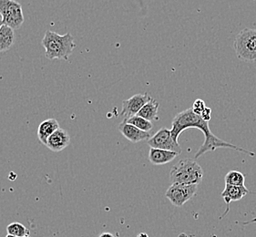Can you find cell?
<instances>
[{"mask_svg":"<svg viewBox=\"0 0 256 237\" xmlns=\"http://www.w3.org/2000/svg\"><path fill=\"white\" fill-rule=\"evenodd\" d=\"M15 42L14 30L10 26H3L0 28V52H8L10 50Z\"/></svg>","mask_w":256,"mask_h":237,"instance_id":"5bb4252c","label":"cell"},{"mask_svg":"<svg viewBox=\"0 0 256 237\" xmlns=\"http://www.w3.org/2000/svg\"><path fill=\"white\" fill-rule=\"evenodd\" d=\"M58 129H60V124L56 118H48L46 120H43L38 128V138L40 140L41 144L46 145L48 138Z\"/></svg>","mask_w":256,"mask_h":237,"instance_id":"7c38bea8","label":"cell"},{"mask_svg":"<svg viewBox=\"0 0 256 237\" xmlns=\"http://www.w3.org/2000/svg\"><path fill=\"white\" fill-rule=\"evenodd\" d=\"M136 237H148V236L146 232H140V234H138V236Z\"/></svg>","mask_w":256,"mask_h":237,"instance_id":"7402d4cb","label":"cell"},{"mask_svg":"<svg viewBox=\"0 0 256 237\" xmlns=\"http://www.w3.org/2000/svg\"><path fill=\"white\" fill-rule=\"evenodd\" d=\"M123 122L134 125L135 127H137L142 130H144V132H150L154 129V124L152 122H150L142 117H140L138 115L130 117V118H124Z\"/></svg>","mask_w":256,"mask_h":237,"instance_id":"2e32d148","label":"cell"},{"mask_svg":"<svg viewBox=\"0 0 256 237\" xmlns=\"http://www.w3.org/2000/svg\"><path fill=\"white\" fill-rule=\"evenodd\" d=\"M190 128L200 130L204 135V142L197 150L195 158H199L200 156L204 154L206 152H214L218 148H229V149L236 150L242 152H244L250 156H256V154L252 152L242 149L241 147L232 144L216 137V135L210 132L209 122H206L202 118L200 115L195 114L192 108H187L176 114L172 120L170 132L175 142H179L180 135L184 130Z\"/></svg>","mask_w":256,"mask_h":237,"instance_id":"6da1fadb","label":"cell"},{"mask_svg":"<svg viewBox=\"0 0 256 237\" xmlns=\"http://www.w3.org/2000/svg\"><path fill=\"white\" fill-rule=\"evenodd\" d=\"M178 155L174 152L150 148L148 152V160L154 165L167 164L174 160Z\"/></svg>","mask_w":256,"mask_h":237,"instance_id":"4fadbf2b","label":"cell"},{"mask_svg":"<svg viewBox=\"0 0 256 237\" xmlns=\"http://www.w3.org/2000/svg\"><path fill=\"white\" fill-rule=\"evenodd\" d=\"M8 234H12L18 237L30 236V231L25 226L18 222H11L6 227Z\"/></svg>","mask_w":256,"mask_h":237,"instance_id":"e0dca14e","label":"cell"},{"mask_svg":"<svg viewBox=\"0 0 256 237\" xmlns=\"http://www.w3.org/2000/svg\"><path fill=\"white\" fill-rule=\"evenodd\" d=\"M250 194V191L246 188V186H234L226 184L224 190L220 192V196L224 198L226 202L227 209L220 218L226 216V214L229 211V206L232 202L240 201L244 196Z\"/></svg>","mask_w":256,"mask_h":237,"instance_id":"9c48e42d","label":"cell"},{"mask_svg":"<svg viewBox=\"0 0 256 237\" xmlns=\"http://www.w3.org/2000/svg\"><path fill=\"white\" fill-rule=\"evenodd\" d=\"M205 108H206L205 102L202 100H200V98L196 100L194 102V104L192 105L194 112L195 114H198V115H200V114H202V112L204 110Z\"/></svg>","mask_w":256,"mask_h":237,"instance_id":"d6986e66","label":"cell"},{"mask_svg":"<svg viewBox=\"0 0 256 237\" xmlns=\"http://www.w3.org/2000/svg\"><path fill=\"white\" fill-rule=\"evenodd\" d=\"M158 112H159V102H156L154 98H150L138 112L137 115L148 120L150 122H154V120H159Z\"/></svg>","mask_w":256,"mask_h":237,"instance_id":"9a60e30c","label":"cell"},{"mask_svg":"<svg viewBox=\"0 0 256 237\" xmlns=\"http://www.w3.org/2000/svg\"><path fill=\"white\" fill-rule=\"evenodd\" d=\"M41 44L45 48V56L48 60H68L76 44L70 33L60 35L56 32L46 30Z\"/></svg>","mask_w":256,"mask_h":237,"instance_id":"7a4b0ae2","label":"cell"},{"mask_svg":"<svg viewBox=\"0 0 256 237\" xmlns=\"http://www.w3.org/2000/svg\"><path fill=\"white\" fill-rule=\"evenodd\" d=\"M198 186V184H172L166 191L165 196L174 206H182L195 196Z\"/></svg>","mask_w":256,"mask_h":237,"instance_id":"8992f818","label":"cell"},{"mask_svg":"<svg viewBox=\"0 0 256 237\" xmlns=\"http://www.w3.org/2000/svg\"><path fill=\"white\" fill-rule=\"evenodd\" d=\"M200 116L202 120H204L206 122H210V118H212V110L206 107V108L202 112V114H200Z\"/></svg>","mask_w":256,"mask_h":237,"instance_id":"ffe728a7","label":"cell"},{"mask_svg":"<svg viewBox=\"0 0 256 237\" xmlns=\"http://www.w3.org/2000/svg\"><path fill=\"white\" fill-rule=\"evenodd\" d=\"M25 237H30V236H25Z\"/></svg>","mask_w":256,"mask_h":237,"instance_id":"4316f807","label":"cell"},{"mask_svg":"<svg viewBox=\"0 0 256 237\" xmlns=\"http://www.w3.org/2000/svg\"><path fill=\"white\" fill-rule=\"evenodd\" d=\"M98 237H116L112 232H102Z\"/></svg>","mask_w":256,"mask_h":237,"instance_id":"44dd1931","label":"cell"},{"mask_svg":"<svg viewBox=\"0 0 256 237\" xmlns=\"http://www.w3.org/2000/svg\"><path fill=\"white\" fill-rule=\"evenodd\" d=\"M204 177V170L197 162L186 158L174 165L170 172V180L172 184H200Z\"/></svg>","mask_w":256,"mask_h":237,"instance_id":"3957f363","label":"cell"},{"mask_svg":"<svg viewBox=\"0 0 256 237\" xmlns=\"http://www.w3.org/2000/svg\"><path fill=\"white\" fill-rule=\"evenodd\" d=\"M150 96L148 93H138L132 96V98L125 100L122 102V110L120 112V116L124 118H128L136 116L138 112L142 110L145 104L150 100Z\"/></svg>","mask_w":256,"mask_h":237,"instance_id":"ba28073f","label":"cell"},{"mask_svg":"<svg viewBox=\"0 0 256 237\" xmlns=\"http://www.w3.org/2000/svg\"><path fill=\"white\" fill-rule=\"evenodd\" d=\"M0 20H2V15H1V13H0Z\"/></svg>","mask_w":256,"mask_h":237,"instance_id":"484cf974","label":"cell"},{"mask_svg":"<svg viewBox=\"0 0 256 237\" xmlns=\"http://www.w3.org/2000/svg\"><path fill=\"white\" fill-rule=\"evenodd\" d=\"M3 25H4V24H3V20H0V28L3 26Z\"/></svg>","mask_w":256,"mask_h":237,"instance_id":"603a6c76","label":"cell"},{"mask_svg":"<svg viewBox=\"0 0 256 237\" xmlns=\"http://www.w3.org/2000/svg\"><path fill=\"white\" fill-rule=\"evenodd\" d=\"M236 56L242 62H256V28H244L234 43Z\"/></svg>","mask_w":256,"mask_h":237,"instance_id":"277c9868","label":"cell"},{"mask_svg":"<svg viewBox=\"0 0 256 237\" xmlns=\"http://www.w3.org/2000/svg\"><path fill=\"white\" fill-rule=\"evenodd\" d=\"M226 184L234 186H244L246 177L238 170H230L224 178Z\"/></svg>","mask_w":256,"mask_h":237,"instance_id":"ac0fdd59","label":"cell"},{"mask_svg":"<svg viewBox=\"0 0 256 237\" xmlns=\"http://www.w3.org/2000/svg\"><path fill=\"white\" fill-rule=\"evenodd\" d=\"M179 237H187V236H186L185 234H180Z\"/></svg>","mask_w":256,"mask_h":237,"instance_id":"cb8c5ba5","label":"cell"},{"mask_svg":"<svg viewBox=\"0 0 256 237\" xmlns=\"http://www.w3.org/2000/svg\"><path fill=\"white\" fill-rule=\"evenodd\" d=\"M147 144L150 148L170 150L178 154H180L182 152L179 142H175L172 138L170 130L165 127L160 128L154 136H152V138L148 140Z\"/></svg>","mask_w":256,"mask_h":237,"instance_id":"52a82bcc","label":"cell"},{"mask_svg":"<svg viewBox=\"0 0 256 237\" xmlns=\"http://www.w3.org/2000/svg\"><path fill=\"white\" fill-rule=\"evenodd\" d=\"M0 13L3 24L12 30H18L24 23L22 6L15 0H0Z\"/></svg>","mask_w":256,"mask_h":237,"instance_id":"5b68a950","label":"cell"},{"mask_svg":"<svg viewBox=\"0 0 256 237\" xmlns=\"http://www.w3.org/2000/svg\"><path fill=\"white\" fill-rule=\"evenodd\" d=\"M70 144V134L66 130L60 128L48 138L46 146L48 149L52 150V152H58L66 149Z\"/></svg>","mask_w":256,"mask_h":237,"instance_id":"8fae6325","label":"cell"},{"mask_svg":"<svg viewBox=\"0 0 256 237\" xmlns=\"http://www.w3.org/2000/svg\"><path fill=\"white\" fill-rule=\"evenodd\" d=\"M118 129L126 139L134 144H137L142 140H148L152 138L150 132L142 130L137 127H135L134 125L127 124L123 120L122 122L118 125Z\"/></svg>","mask_w":256,"mask_h":237,"instance_id":"30bf717a","label":"cell"},{"mask_svg":"<svg viewBox=\"0 0 256 237\" xmlns=\"http://www.w3.org/2000/svg\"><path fill=\"white\" fill-rule=\"evenodd\" d=\"M6 237H18L15 236H12V234H6Z\"/></svg>","mask_w":256,"mask_h":237,"instance_id":"d4e9b609","label":"cell"}]
</instances>
